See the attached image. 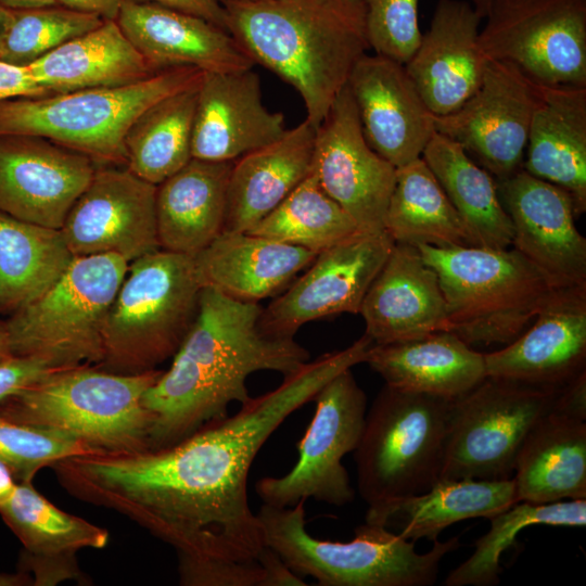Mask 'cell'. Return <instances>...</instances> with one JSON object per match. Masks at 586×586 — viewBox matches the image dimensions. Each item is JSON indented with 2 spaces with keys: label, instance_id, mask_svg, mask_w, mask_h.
Returning a JSON list of instances; mask_svg holds the SVG:
<instances>
[{
  "label": "cell",
  "instance_id": "836d02e7",
  "mask_svg": "<svg viewBox=\"0 0 586 586\" xmlns=\"http://www.w3.org/2000/svg\"><path fill=\"white\" fill-rule=\"evenodd\" d=\"M27 66L49 95L126 86L157 73L115 20H104Z\"/></svg>",
  "mask_w": 586,
  "mask_h": 586
},
{
  "label": "cell",
  "instance_id": "8fae6325",
  "mask_svg": "<svg viewBox=\"0 0 586 586\" xmlns=\"http://www.w3.org/2000/svg\"><path fill=\"white\" fill-rule=\"evenodd\" d=\"M559 388L486 377L451 400L440 480H507L522 444Z\"/></svg>",
  "mask_w": 586,
  "mask_h": 586
},
{
  "label": "cell",
  "instance_id": "3957f363",
  "mask_svg": "<svg viewBox=\"0 0 586 586\" xmlns=\"http://www.w3.org/2000/svg\"><path fill=\"white\" fill-rule=\"evenodd\" d=\"M227 30L254 63L294 87L316 128L369 49L364 0L224 4Z\"/></svg>",
  "mask_w": 586,
  "mask_h": 586
},
{
  "label": "cell",
  "instance_id": "8d00e7d4",
  "mask_svg": "<svg viewBox=\"0 0 586 586\" xmlns=\"http://www.w3.org/2000/svg\"><path fill=\"white\" fill-rule=\"evenodd\" d=\"M385 231L395 243L475 246L463 221L422 157L396 168Z\"/></svg>",
  "mask_w": 586,
  "mask_h": 586
},
{
  "label": "cell",
  "instance_id": "2e32d148",
  "mask_svg": "<svg viewBox=\"0 0 586 586\" xmlns=\"http://www.w3.org/2000/svg\"><path fill=\"white\" fill-rule=\"evenodd\" d=\"M313 171L359 232L385 231L396 167L367 143L347 85L316 129Z\"/></svg>",
  "mask_w": 586,
  "mask_h": 586
},
{
  "label": "cell",
  "instance_id": "681fc988",
  "mask_svg": "<svg viewBox=\"0 0 586 586\" xmlns=\"http://www.w3.org/2000/svg\"><path fill=\"white\" fill-rule=\"evenodd\" d=\"M0 4L12 9H30L56 4L55 0H0Z\"/></svg>",
  "mask_w": 586,
  "mask_h": 586
},
{
  "label": "cell",
  "instance_id": "9a60e30c",
  "mask_svg": "<svg viewBox=\"0 0 586 586\" xmlns=\"http://www.w3.org/2000/svg\"><path fill=\"white\" fill-rule=\"evenodd\" d=\"M535 102V81L511 63L489 60L474 93L457 111L434 115L435 130L502 180L522 169Z\"/></svg>",
  "mask_w": 586,
  "mask_h": 586
},
{
  "label": "cell",
  "instance_id": "7dc6e473",
  "mask_svg": "<svg viewBox=\"0 0 586 586\" xmlns=\"http://www.w3.org/2000/svg\"><path fill=\"white\" fill-rule=\"evenodd\" d=\"M124 0H55V3L72 10L91 13L103 20H116Z\"/></svg>",
  "mask_w": 586,
  "mask_h": 586
},
{
  "label": "cell",
  "instance_id": "f907efd6",
  "mask_svg": "<svg viewBox=\"0 0 586 586\" xmlns=\"http://www.w3.org/2000/svg\"><path fill=\"white\" fill-rule=\"evenodd\" d=\"M34 582L29 574L20 570L17 573H0V586H25Z\"/></svg>",
  "mask_w": 586,
  "mask_h": 586
},
{
  "label": "cell",
  "instance_id": "7a4b0ae2",
  "mask_svg": "<svg viewBox=\"0 0 586 586\" xmlns=\"http://www.w3.org/2000/svg\"><path fill=\"white\" fill-rule=\"evenodd\" d=\"M258 303L202 288L199 309L170 368L146 390L150 449L171 446L228 417L231 403L250 398L247 378L257 371L289 375L309 361L294 339L271 337L258 326Z\"/></svg>",
  "mask_w": 586,
  "mask_h": 586
},
{
  "label": "cell",
  "instance_id": "7c38bea8",
  "mask_svg": "<svg viewBox=\"0 0 586 586\" xmlns=\"http://www.w3.org/2000/svg\"><path fill=\"white\" fill-rule=\"evenodd\" d=\"M479 44L543 85L586 86V0H487Z\"/></svg>",
  "mask_w": 586,
  "mask_h": 586
},
{
  "label": "cell",
  "instance_id": "6da1fadb",
  "mask_svg": "<svg viewBox=\"0 0 586 586\" xmlns=\"http://www.w3.org/2000/svg\"><path fill=\"white\" fill-rule=\"evenodd\" d=\"M371 346L364 334L323 354L171 446L72 457L55 464L58 476L76 497L114 509L171 545L181 585L260 586L269 548L249 500L254 459L290 415L334 375L365 362Z\"/></svg>",
  "mask_w": 586,
  "mask_h": 586
},
{
  "label": "cell",
  "instance_id": "f35d334b",
  "mask_svg": "<svg viewBox=\"0 0 586 586\" xmlns=\"http://www.w3.org/2000/svg\"><path fill=\"white\" fill-rule=\"evenodd\" d=\"M489 531L475 542L470 558L455 568L446 586H492L499 582L500 557L517 535L535 524L582 527L586 524V499H564L549 504L518 501L488 519Z\"/></svg>",
  "mask_w": 586,
  "mask_h": 586
},
{
  "label": "cell",
  "instance_id": "4fadbf2b",
  "mask_svg": "<svg viewBox=\"0 0 586 586\" xmlns=\"http://www.w3.org/2000/svg\"><path fill=\"white\" fill-rule=\"evenodd\" d=\"M314 417L297 443L298 458L281 476H265L255 492L264 505L284 508L314 498L342 507L355 491L342 460L357 448L367 413V396L352 369L343 370L314 396Z\"/></svg>",
  "mask_w": 586,
  "mask_h": 586
},
{
  "label": "cell",
  "instance_id": "484cf974",
  "mask_svg": "<svg viewBox=\"0 0 586 586\" xmlns=\"http://www.w3.org/2000/svg\"><path fill=\"white\" fill-rule=\"evenodd\" d=\"M0 515L24 546L20 569L34 574V585L77 578V551L101 549L109 542L105 528L59 509L33 482H16L11 495L0 502Z\"/></svg>",
  "mask_w": 586,
  "mask_h": 586
},
{
  "label": "cell",
  "instance_id": "44dd1931",
  "mask_svg": "<svg viewBox=\"0 0 586 586\" xmlns=\"http://www.w3.org/2000/svg\"><path fill=\"white\" fill-rule=\"evenodd\" d=\"M347 87L367 143L396 168L421 157L435 133L434 114L405 65L383 55L364 54Z\"/></svg>",
  "mask_w": 586,
  "mask_h": 586
},
{
  "label": "cell",
  "instance_id": "ba28073f",
  "mask_svg": "<svg viewBox=\"0 0 586 586\" xmlns=\"http://www.w3.org/2000/svg\"><path fill=\"white\" fill-rule=\"evenodd\" d=\"M194 256L158 249L129 263L109 310L99 368L141 373L174 356L198 309Z\"/></svg>",
  "mask_w": 586,
  "mask_h": 586
},
{
  "label": "cell",
  "instance_id": "cb8c5ba5",
  "mask_svg": "<svg viewBox=\"0 0 586 586\" xmlns=\"http://www.w3.org/2000/svg\"><path fill=\"white\" fill-rule=\"evenodd\" d=\"M374 345L449 331L445 298L435 270L417 246L394 243L359 309Z\"/></svg>",
  "mask_w": 586,
  "mask_h": 586
},
{
  "label": "cell",
  "instance_id": "60d3db41",
  "mask_svg": "<svg viewBox=\"0 0 586 586\" xmlns=\"http://www.w3.org/2000/svg\"><path fill=\"white\" fill-rule=\"evenodd\" d=\"M104 20L59 4L12 10L0 48V60L27 66L63 43L81 36Z\"/></svg>",
  "mask_w": 586,
  "mask_h": 586
},
{
  "label": "cell",
  "instance_id": "5bb4252c",
  "mask_svg": "<svg viewBox=\"0 0 586 586\" xmlns=\"http://www.w3.org/2000/svg\"><path fill=\"white\" fill-rule=\"evenodd\" d=\"M394 243L386 231L357 232L319 252L306 271L263 309L260 331L271 337L292 339L309 321L358 314Z\"/></svg>",
  "mask_w": 586,
  "mask_h": 586
},
{
  "label": "cell",
  "instance_id": "b9f144b4",
  "mask_svg": "<svg viewBox=\"0 0 586 586\" xmlns=\"http://www.w3.org/2000/svg\"><path fill=\"white\" fill-rule=\"evenodd\" d=\"M97 454L100 453L69 434L15 422L0 415V460L16 482H33L43 467Z\"/></svg>",
  "mask_w": 586,
  "mask_h": 586
},
{
  "label": "cell",
  "instance_id": "5b68a950",
  "mask_svg": "<svg viewBox=\"0 0 586 586\" xmlns=\"http://www.w3.org/2000/svg\"><path fill=\"white\" fill-rule=\"evenodd\" d=\"M305 501L292 507L262 505L257 517L265 544L297 576L320 586H429L443 558L460 547L459 537L434 540L425 553L384 526L365 522L349 542L323 540L306 528Z\"/></svg>",
  "mask_w": 586,
  "mask_h": 586
},
{
  "label": "cell",
  "instance_id": "7bdbcfd3",
  "mask_svg": "<svg viewBox=\"0 0 586 586\" xmlns=\"http://www.w3.org/2000/svg\"><path fill=\"white\" fill-rule=\"evenodd\" d=\"M369 48L406 64L419 47V0H364Z\"/></svg>",
  "mask_w": 586,
  "mask_h": 586
},
{
  "label": "cell",
  "instance_id": "d6a6232c",
  "mask_svg": "<svg viewBox=\"0 0 586 586\" xmlns=\"http://www.w3.org/2000/svg\"><path fill=\"white\" fill-rule=\"evenodd\" d=\"M518 502L513 479L441 480L426 492L369 507L366 522L408 540H436L449 525L489 519Z\"/></svg>",
  "mask_w": 586,
  "mask_h": 586
},
{
  "label": "cell",
  "instance_id": "ab89813d",
  "mask_svg": "<svg viewBox=\"0 0 586 586\" xmlns=\"http://www.w3.org/2000/svg\"><path fill=\"white\" fill-rule=\"evenodd\" d=\"M319 253L359 232L349 215L310 174L250 231Z\"/></svg>",
  "mask_w": 586,
  "mask_h": 586
},
{
  "label": "cell",
  "instance_id": "d6986e66",
  "mask_svg": "<svg viewBox=\"0 0 586 586\" xmlns=\"http://www.w3.org/2000/svg\"><path fill=\"white\" fill-rule=\"evenodd\" d=\"M512 227V246L556 286L586 283V239L563 189L523 169L496 180Z\"/></svg>",
  "mask_w": 586,
  "mask_h": 586
},
{
  "label": "cell",
  "instance_id": "9c48e42d",
  "mask_svg": "<svg viewBox=\"0 0 586 586\" xmlns=\"http://www.w3.org/2000/svg\"><path fill=\"white\" fill-rule=\"evenodd\" d=\"M129 263L116 254L75 257L42 295L4 322L12 356L60 370L101 364L109 310Z\"/></svg>",
  "mask_w": 586,
  "mask_h": 586
},
{
  "label": "cell",
  "instance_id": "52a82bcc",
  "mask_svg": "<svg viewBox=\"0 0 586 586\" xmlns=\"http://www.w3.org/2000/svg\"><path fill=\"white\" fill-rule=\"evenodd\" d=\"M203 71L179 66L141 81L0 102V136L46 138L104 165H126L125 137L157 101L196 84Z\"/></svg>",
  "mask_w": 586,
  "mask_h": 586
},
{
  "label": "cell",
  "instance_id": "e575fe53",
  "mask_svg": "<svg viewBox=\"0 0 586 586\" xmlns=\"http://www.w3.org/2000/svg\"><path fill=\"white\" fill-rule=\"evenodd\" d=\"M421 157L428 164L468 229L475 246H512L513 227L494 177L450 138L436 132Z\"/></svg>",
  "mask_w": 586,
  "mask_h": 586
},
{
  "label": "cell",
  "instance_id": "ee69618b",
  "mask_svg": "<svg viewBox=\"0 0 586 586\" xmlns=\"http://www.w3.org/2000/svg\"><path fill=\"white\" fill-rule=\"evenodd\" d=\"M55 370L42 359L35 357L12 356L0 361V402Z\"/></svg>",
  "mask_w": 586,
  "mask_h": 586
},
{
  "label": "cell",
  "instance_id": "603a6c76",
  "mask_svg": "<svg viewBox=\"0 0 586 586\" xmlns=\"http://www.w3.org/2000/svg\"><path fill=\"white\" fill-rule=\"evenodd\" d=\"M483 18L463 0H438L429 30L405 68L436 116L457 111L479 88L488 60L479 44Z\"/></svg>",
  "mask_w": 586,
  "mask_h": 586
},
{
  "label": "cell",
  "instance_id": "4316f807",
  "mask_svg": "<svg viewBox=\"0 0 586 586\" xmlns=\"http://www.w3.org/2000/svg\"><path fill=\"white\" fill-rule=\"evenodd\" d=\"M522 169L566 191L586 211V86L536 82Z\"/></svg>",
  "mask_w": 586,
  "mask_h": 586
},
{
  "label": "cell",
  "instance_id": "30bf717a",
  "mask_svg": "<svg viewBox=\"0 0 586 586\" xmlns=\"http://www.w3.org/2000/svg\"><path fill=\"white\" fill-rule=\"evenodd\" d=\"M451 400L387 384L366 413L354 459L369 507L419 495L438 482Z\"/></svg>",
  "mask_w": 586,
  "mask_h": 586
},
{
  "label": "cell",
  "instance_id": "db71d44e",
  "mask_svg": "<svg viewBox=\"0 0 586 586\" xmlns=\"http://www.w3.org/2000/svg\"><path fill=\"white\" fill-rule=\"evenodd\" d=\"M222 4L225 3H233V2H252L257 0H220Z\"/></svg>",
  "mask_w": 586,
  "mask_h": 586
},
{
  "label": "cell",
  "instance_id": "bcb514c9",
  "mask_svg": "<svg viewBox=\"0 0 586 586\" xmlns=\"http://www.w3.org/2000/svg\"><path fill=\"white\" fill-rule=\"evenodd\" d=\"M153 3L204 18L227 30L226 9L220 0H131ZM228 31V30H227Z\"/></svg>",
  "mask_w": 586,
  "mask_h": 586
},
{
  "label": "cell",
  "instance_id": "83f0119b",
  "mask_svg": "<svg viewBox=\"0 0 586 586\" xmlns=\"http://www.w3.org/2000/svg\"><path fill=\"white\" fill-rule=\"evenodd\" d=\"M318 253L250 232L224 230L194 256L202 288L258 303L278 295Z\"/></svg>",
  "mask_w": 586,
  "mask_h": 586
},
{
  "label": "cell",
  "instance_id": "f546056e",
  "mask_svg": "<svg viewBox=\"0 0 586 586\" xmlns=\"http://www.w3.org/2000/svg\"><path fill=\"white\" fill-rule=\"evenodd\" d=\"M233 162L191 158L157 184L160 249L195 256L224 231Z\"/></svg>",
  "mask_w": 586,
  "mask_h": 586
},
{
  "label": "cell",
  "instance_id": "277c9868",
  "mask_svg": "<svg viewBox=\"0 0 586 586\" xmlns=\"http://www.w3.org/2000/svg\"><path fill=\"white\" fill-rule=\"evenodd\" d=\"M163 371L114 373L79 366L52 371L0 402V415L69 434L100 454L150 449L146 390Z\"/></svg>",
  "mask_w": 586,
  "mask_h": 586
},
{
  "label": "cell",
  "instance_id": "816d5d0a",
  "mask_svg": "<svg viewBox=\"0 0 586 586\" xmlns=\"http://www.w3.org/2000/svg\"><path fill=\"white\" fill-rule=\"evenodd\" d=\"M12 16V9L5 8L0 4V48L5 37L10 21Z\"/></svg>",
  "mask_w": 586,
  "mask_h": 586
},
{
  "label": "cell",
  "instance_id": "c3c4849f",
  "mask_svg": "<svg viewBox=\"0 0 586 586\" xmlns=\"http://www.w3.org/2000/svg\"><path fill=\"white\" fill-rule=\"evenodd\" d=\"M14 480L9 468L0 460V502L5 500L15 487Z\"/></svg>",
  "mask_w": 586,
  "mask_h": 586
},
{
  "label": "cell",
  "instance_id": "7402d4cb",
  "mask_svg": "<svg viewBox=\"0 0 586 586\" xmlns=\"http://www.w3.org/2000/svg\"><path fill=\"white\" fill-rule=\"evenodd\" d=\"M286 131L284 116L263 103L252 68L204 72L198 88L192 158L231 162L270 144Z\"/></svg>",
  "mask_w": 586,
  "mask_h": 586
},
{
  "label": "cell",
  "instance_id": "ac0fdd59",
  "mask_svg": "<svg viewBox=\"0 0 586 586\" xmlns=\"http://www.w3.org/2000/svg\"><path fill=\"white\" fill-rule=\"evenodd\" d=\"M95 168L87 155L46 138L0 136V212L61 229Z\"/></svg>",
  "mask_w": 586,
  "mask_h": 586
},
{
  "label": "cell",
  "instance_id": "f6af8a7d",
  "mask_svg": "<svg viewBox=\"0 0 586 586\" xmlns=\"http://www.w3.org/2000/svg\"><path fill=\"white\" fill-rule=\"evenodd\" d=\"M48 92L36 81L28 66L0 60V102L20 97H42Z\"/></svg>",
  "mask_w": 586,
  "mask_h": 586
},
{
  "label": "cell",
  "instance_id": "8992f818",
  "mask_svg": "<svg viewBox=\"0 0 586 586\" xmlns=\"http://www.w3.org/2000/svg\"><path fill=\"white\" fill-rule=\"evenodd\" d=\"M416 246L437 273L449 331L470 346L511 343L559 289L513 247Z\"/></svg>",
  "mask_w": 586,
  "mask_h": 586
},
{
  "label": "cell",
  "instance_id": "d590c367",
  "mask_svg": "<svg viewBox=\"0 0 586 586\" xmlns=\"http://www.w3.org/2000/svg\"><path fill=\"white\" fill-rule=\"evenodd\" d=\"M74 258L61 229L0 212V313L11 315L42 295Z\"/></svg>",
  "mask_w": 586,
  "mask_h": 586
},
{
  "label": "cell",
  "instance_id": "11a10c76",
  "mask_svg": "<svg viewBox=\"0 0 586 586\" xmlns=\"http://www.w3.org/2000/svg\"><path fill=\"white\" fill-rule=\"evenodd\" d=\"M487 0H472L473 2V8L474 9H477L480 8L482 4H484Z\"/></svg>",
  "mask_w": 586,
  "mask_h": 586
},
{
  "label": "cell",
  "instance_id": "d4e9b609",
  "mask_svg": "<svg viewBox=\"0 0 586 586\" xmlns=\"http://www.w3.org/2000/svg\"><path fill=\"white\" fill-rule=\"evenodd\" d=\"M115 21L156 72L179 66L231 72L255 64L229 31L195 15L124 0Z\"/></svg>",
  "mask_w": 586,
  "mask_h": 586
},
{
  "label": "cell",
  "instance_id": "f1b7e54d",
  "mask_svg": "<svg viewBox=\"0 0 586 586\" xmlns=\"http://www.w3.org/2000/svg\"><path fill=\"white\" fill-rule=\"evenodd\" d=\"M316 129L305 119L233 162L224 230L250 231L310 174Z\"/></svg>",
  "mask_w": 586,
  "mask_h": 586
},
{
  "label": "cell",
  "instance_id": "e0dca14e",
  "mask_svg": "<svg viewBox=\"0 0 586 586\" xmlns=\"http://www.w3.org/2000/svg\"><path fill=\"white\" fill-rule=\"evenodd\" d=\"M156 190L127 167H97L61 228L74 257L116 254L131 263L158 250Z\"/></svg>",
  "mask_w": 586,
  "mask_h": 586
},
{
  "label": "cell",
  "instance_id": "1f68e13d",
  "mask_svg": "<svg viewBox=\"0 0 586 586\" xmlns=\"http://www.w3.org/2000/svg\"><path fill=\"white\" fill-rule=\"evenodd\" d=\"M586 420L551 408L526 435L513 482L518 501L586 499Z\"/></svg>",
  "mask_w": 586,
  "mask_h": 586
},
{
  "label": "cell",
  "instance_id": "4dcf8cb0",
  "mask_svg": "<svg viewBox=\"0 0 586 586\" xmlns=\"http://www.w3.org/2000/svg\"><path fill=\"white\" fill-rule=\"evenodd\" d=\"M365 362L387 385L450 400L464 395L486 378L484 354L450 331L404 342L373 344Z\"/></svg>",
  "mask_w": 586,
  "mask_h": 586
},
{
  "label": "cell",
  "instance_id": "74e56055",
  "mask_svg": "<svg viewBox=\"0 0 586 586\" xmlns=\"http://www.w3.org/2000/svg\"><path fill=\"white\" fill-rule=\"evenodd\" d=\"M200 80L157 101L130 126L125 137L126 166L141 179L157 186L192 158Z\"/></svg>",
  "mask_w": 586,
  "mask_h": 586
},
{
  "label": "cell",
  "instance_id": "ffe728a7",
  "mask_svg": "<svg viewBox=\"0 0 586 586\" xmlns=\"http://www.w3.org/2000/svg\"><path fill=\"white\" fill-rule=\"evenodd\" d=\"M484 360L486 377L545 388L586 372V283L557 289L514 341Z\"/></svg>",
  "mask_w": 586,
  "mask_h": 586
},
{
  "label": "cell",
  "instance_id": "f5cc1de1",
  "mask_svg": "<svg viewBox=\"0 0 586 586\" xmlns=\"http://www.w3.org/2000/svg\"><path fill=\"white\" fill-rule=\"evenodd\" d=\"M12 357L4 322H0V361Z\"/></svg>",
  "mask_w": 586,
  "mask_h": 586
}]
</instances>
